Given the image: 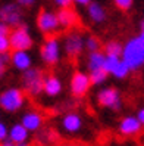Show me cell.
Listing matches in <instances>:
<instances>
[{"instance_id":"obj_22","label":"cell","mask_w":144,"mask_h":146,"mask_svg":"<svg viewBox=\"0 0 144 146\" xmlns=\"http://www.w3.org/2000/svg\"><path fill=\"white\" fill-rule=\"evenodd\" d=\"M107 75L103 70H96V71H91L88 74V78H90V83L91 84H94V86H100V84H103L106 80H107Z\"/></svg>"},{"instance_id":"obj_5","label":"cell","mask_w":144,"mask_h":146,"mask_svg":"<svg viewBox=\"0 0 144 146\" xmlns=\"http://www.w3.org/2000/svg\"><path fill=\"white\" fill-rule=\"evenodd\" d=\"M40 55L43 62H46L47 65H56L60 61V56H62V44L56 37H49L43 46H41L40 50Z\"/></svg>"},{"instance_id":"obj_3","label":"cell","mask_w":144,"mask_h":146,"mask_svg":"<svg viewBox=\"0 0 144 146\" xmlns=\"http://www.w3.org/2000/svg\"><path fill=\"white\" fill-rule=\"evenodd\" d=\"M24 104H25V96L21 89L11 87L0 94V108L5 109L6 112H16L24 106Z\"/></svg>"},{"instance_id":"obj_21","label":"cell","mask_w":144,"mask_h":146,"mask_svg":"<svg viewBox=\"0 0 144 146\" xmlns=\"http://www.w3.org/2000/svg\"><path fill=\"white\" fill-rule=\"evenodd\" d=\"M105 55H112V56H121L122 52V44L116 40H110L105 44Z\"/></svg>"},{"instance_id":"obj_2","label":"cell","mask_w":144,"mask_h":146,"mask_svg":"<svg viewBox=\"0 0 144 146\" xmlns=\"http://www.w3.org/2000/svg\"><path fill=\"white\" fill-rule=\"evenodd\" d=\"M43 80H44V75L38 68L31 66L28 70L22 71L21 81L24 84V89L31 96H38L43 92Z\"/></svg>"},{"instance_id":"obj_34","label":"cell","mask_w":144,"mask_h":146,"mask_svg":"<svg viewBox=\"0 0 144 146\" xmlns=\"http://www.w3.org/2000/svg\"><path fill=\"white\" fill-rule=\"evenodd\" d=\"M0 146H15V143L12 140H9V139H6L3 142H0Z\"/></svg>"},{"instance_id":"obj_32","label":"cell","mask_w":144,"mask_h":146,"mask_svg":"<svg viewBox=\"0 0 144 146\" xmlns=\"http://www.w3.org/2000/svg\"><path fill=\"white\" fill-rule=\"evenodd\" d=\"M135 118H137L141 124H144V108L138 109V112H137V115H135Z\"/></svg>"},{"instance_id":"obj_8","label":"cell","mask_w":144,"mask_h":146,"mask_svg":"<svg viewBox=\"0 0 144 146\" xmlns=\"http://www.w3.org/2000/svg\"><path fill=\"white\" fill-rule=\"evenodd\" d=\"M37 27L43 34H46V36H53V34H56L60 30L59 22H57V16L52 11H41L38 13Z\"/></svg>"},{"instance_id":"obj_7","label":"cell","mask_w":144,"mask_h":146,"mask_svg":"<svg viewBox=\"0 0 144 146\" xmlns=\"http://www.w3.org/2000/svg\"><path fill=\"white\" fill-rule=\"evenodd\" d=\"M97 102L103 106L112 111H119L122 108V98L119 92L113 87H105L97 93Z\"/></svg>"},{"instance_id":"obj_26","label":"cell","mask_w":144,"mask_h":146,"mask_svg":"<svg viewBox=\"0 0 144 146\" xmlns=\"http://www.w3.org/2000/svg\"><path fill=\"white\" fill-rule=\"evenodd\" d=\"M11 43L7 36H0V53H9Z\"/></svg>"},{"instance_id":"obj_16","label":"cell","mask_w":144,"mask_h":146,"mask_svg":"<svg viewBox=\"0 0 144 146\" xmlns=\"http://www.w3.org/2000/svg\"><path fill=\"white\" fill-rule=\"evenodd\" d=\"M43 92L47 94L49 98H56L62 92V81L57 78L56 75H49L44 77L43 80Z\"/></svg>"},{"instance_id":"obj_10","label":"cell","mask_w":144,"mask_h":146,"mask_svg":"<svg viewBox=\"0 0 144 146\" xmlns=\"http://www.w3.org/2000/svg\"><path fill=\"white\" fill-rule=\"evenodd\" d=\"M143 130V124L138 121L134 115H126L119 123V133L125 137H134L138 136Z\"/></svg>"},{"instance_id":"obj_20","label":"cell","mask_w":144,"mask_h":146,"mask_svg":"<svg viewBox=\"0 0 144 146\" xmlns=\"http://www.w3.org/2000/svg\"><path fill=\"white\" fill-rule=\"evenodd\" d=\"M121 58L119 56H112V55H105V61H103V70L106 74H112V71L115 70V66L119 64Z\"/></svg>"},{"instance_id":"obj_19","label":"cell","mask_w":144,"mask_h":146,"mask_svg":"<svg viewBox=\"0 0 144 146\" xmlns=\"http://www.w3.org/2000/svg\"><path fill=\"white\" fill-rule=\"evenodd\" d=\"M103 61H105V53L100 52V50H96V52H90L88 59H87V66L90 72L96 71V70H101L103 68Z\"/></svg>"},{"instance_id":"obj_12","label":"cell","mask_w":144,"mask_h":146,"mask_svg":"<svg viewBox=\"0 0 144 146\" xmlns=\"http://www.w3.org/2000/svg\"><path fill=\"white\" fill-rule=\"evenodd\" d=\"M90 78H88V74L85 72H75L72 75V80H71V92L74 96H84L88 89H90Z\"/></svg>"},{"instance_id":"obj_28","label":"cell","mask_w":144,"mask_h":146,"mask_svg":"<svg viewBox=\"0 0 144 146\" xmlns=\"http://www.w3.org/2000/svg\"><path fill=\"white\" fill-rule=\"evenodd\" d=\"M7 131H9V128H7V125L5 123L0 121V142H3L7 139Z\"/></svg>"},{"instance_id":"obj_11","label":"cell","mask_w":144,"mask_h":146,"mask_svg":"<svg viewBox=\"0 0 144 146\" xmlns=\"http://www.w3.org/2000/svg\"><path fill=\"white\" fill-rule=\"evenodd\" d=\"M9 64L19 71H25L32 66V56L28 50H12L9 53Z\"/></svg>"},{"instance_id":"obj_35","label":"cell","mask_w":144,"mask_h":146,"mask_svg":"<svg viewBox=\"0 0 144 146\" xmlns=\"http://www.w3.org/2000/svg\"><path fill=\"white\" fill-rule=\"evenodd\" d=\"M15 146H30V145H28V140H27V142H19V143H15Z\"/></svg>"},{"instance_id":"obj_6","label":"cell","mask_w":144,"mask_h":146,"mask_svg":"<svg viewBox=\"0 0 144 146\" xmlns=\"http://www.w3.org/2000/svg\"><path fill=\"white\" fill-rule=\"evenodd\" d=\"M0 21L9 27H18L22 24V9L18 3H5L0 6Z\"/></svg>"},{"instance_id":"obj_14","label":"cell","mask_w":144,"mask_h":146,"mask_svg":"<svg viewBox=\"0 0 144 146\" xmlns=\"http://www.w3.org/2000/svg\"><path fill=\"white\" fill-rule=\"evenodd\" d=\"M62 128L66 133H69V134L78 133L82 128V118H81V115L77 114V112H68L62 118Z\"/></svg>"},{"instance_id":"obj_1","label":"cell","mask_w":144,"mask_h":146,"mask_svg":"<svg viewBox=\"0 0 144 146\" xmlns=\"http://www.w3.org/2000/svg\"><path fill=\"white\" fill-rule=\"evenodd\" d=\"M121 61L126 64L130 71H137L144 65V34L143 31L122 46Z\"/></svg>"},{"instance_id":"obj_36","label":"cell","mask_w":144,"mask_h":146,"mask_svg":"<svg viewBox=\"0 0 144 146\" xmlns=\"http://www.w3.org/2000/svg\"><path fill=\"white\" fill-rule=\"evenodd\" d=\"M65 146H68V145H65Z\"/></svg>"},{"instance_id":"obj_15","label":"cell","mask_w":144,"mask_h":146,"mask_svg":"<svg viewBox=\"0 0 144 146\" xmlns=\"http://www.w3.org/2000/svg\"><path fill=\"white\" fill-rule=\"evenodd\" d=\"M56 16H57L59 27L65 28V30H71L74 25L77 24V21H78L77 12L72 11L71 7H62V9H59Z\"/></svg>"},{"instance_id":"obj_25","label":"cell","mask_w":144,"mask_h":146,"mask_svg":"<svg viewBox=\"0 0 144 146\" xmlns=\"http://www.w3.org/2000/svg\"><path fill=\"white\" fill-rule=\"evenodd\" d=\"M9 65V53H0V77H3Z\"/></svg>"},{"instance_id":"obj_9","label":"cell","mask_w":144,"mask_h":146,"mask_svg":"<svg viewBox=\"0 0 144 146\" xmlns=\"http://www.w3.org/2000/svg\"><path fill=\"white\" fill-rule=\"evenodd\" d=\"M62 49L65 50V53L68 56H78L84 50V37L82 34L78 31H71L68 33L63 38V46Z\"/></svg>"},{"instance_id":"obj_27","label":"cell","mask_w":144,"mask_h":146,"mask_svg":"<svg viewBox=\"0 0 144 146\" xmlns=\"http://www.w3.org/2000/svg\"><path fill=\"white\" fill-rule=\"evenodd\" d=\"M113 2H115V6L119 7L121 11H128L132 7L134 0H113Z\"/></svg>"},{"instance_id":"obj_18","label":"cell","mask_w":144,"mask_h":146,"mask_svg":"<svg viewBox=\"0 0 144 146\" xmlns=\"http://www.w3.org/2000/svg\"><path fill=\"white\" fill-rule=\"evenodd\" d=\"M87 6H88V9H87L88 18H90L93 22L101 24V22L106 21L107 13H106V11H105V7L101 6L100 3H97V2H90Z\"/></svg>"},{"instance_id":"obj_31","label":"cell","mask_w":144,"mask_h":146,"mask_svg":"<svg viewBox=\"0 0 144 146\" xmlns=\"http://www.w3.org/2000/svg\"><path fill=\"white\" fill-rule=\"evenodd\" d=\"M16 3L19 6H32L36 3V0H16Z\"/></svg>"},{"instance_id":"obj_24","label":"cell","mask_w":144,"mask_h":146,"mask_svg":"<svg viewBox=\"0 0 144 146\" xmlns=\"http://www.w3.org/2000/svg\"><path fill=\"white\" fill-rule=\"evenodd\" d=\"M84 49H87L88 52H96L100 50V41L94 36H87L84 38Z\"/></svg>"},{"instance_id":"obj_33","label":"cell","mask_w":144,"mask_h":146,"mask_svg":"<svg viewBox=\"0 0 144 146\" xmlns=\"http://www.w3.org/2000/svg\"><path fill=\"white\" fill-rule=\"evenodd\" d=\"M90 2H91V0H72V3H77L80 6H87Z\"/></svg>"},{"instance_id":"obj_4","label":"cell","mask_w":144,"mask_h":146,"mask_svg":"<svg viewBox=\"0 0 144 146\" xmlns=\"http://www.w3.org/2000/svg\"><path fill=\"white\" fill-rule=\"evenodd\" d=\"M7 37H9L11 49L13 50H30L34 44V40L25 24H21L15 30H11Z\"/></svg>"},{"instance_id":"obj_17","label":"cell","mask_w":144,"mask_h":146,"mask_svg":"<svg viewBox=\"0 0 144 146\" xmlns=\"http://www.w3.org/2000/svg\"><path fill=\"white\" fill-rule=\"evenodd\" d=\"M30 137V131L25 128L21 123L13 124L9 131H7V139L12 140L13 143H19V142H27Z\"/></svg>"},{"instance_id":"obj_13","label":"cell","mask_w":144,"mask_h":146,"mask_svg":"<svg viewBox=\"0 0 144 146\" xmlns=\"http://www.w3.org/2000/svg\"><path fill=\"white\" fill-rule=\"evenodd\" d=\"M21 124L27 128L30 133H36V131L41 130V127L44 124V118L38 111H28V112H25L22 115Z\"/></svg>"},{"instance_id":"obj_23","label":"cell","mask_w":144,"mask_h":146,"mask_svg":"<svg viewBox=\"0 0 144 146\" xmlns=\"http://www.w3.org/2000/svg\"><path fill=\"white\" fill-rule=\"evenodd\" d=\"M130 68L126 66V64L124 61H119V64H118L115 66V70L112 71V75L115 77V78H125V77H128L130 74Z\"/></svg>"},{"instance_id":"obj_29","label":"cell","mask_w":144,"mask_h":146,"mask_svg":"<svg viewBox=\"0 0 144 146\" xmlns=\"http://www.w3.org/2000/svg\"><path fill=\"white\" fill-rule=\"evenodd\" d=\"M53 2L59 9H62V7H71V5H72V0H53Z\"/></svg>"},{"instance_id":"obj_30","label":"cell","mask_w":144,"mask_h":146,"mask_svg":"<svg viewBox=\"0 0 144 146\" xmlns=\"http://www.w3.org/2000/svg\"><path fill=\"white\" fill-rule=\"evenodd\" d=\"M11 27L9 25H6L5 22L0 21V36H9V33H11Z\"/></svg>"}]
</instances>
